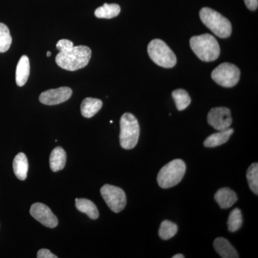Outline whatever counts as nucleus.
Listing matches in <instances>:
<instances>
[{"mask_svg":"<svg viewBox=\"0 0 258 258\" xmlns=\"http://www.w3.org/2000/svg\"><path fill=\"white\" fill-rule=\"evenodd\" d=\"M56 47L59 50L55 57L56 63L61 69L69 71H76L86 67L92 54L88 46H74V42L67 39L59 40Z\"/></svg>","mask_w":258,"mask_h":258,"instance_id":"nucleus-1","label":"nucleus"},{"mask_svg":"<svg viewBox=\"0 0 258 258\" xmlns=\"http://www.w3.org/2000/svg\"><path fill=\"white\" fill-rule=\"evenodd\" d=\"M178 227L174 222L164 220L161 222L159 230V235L162 240H167L172 238L177 233Z\"/></svg>","mask_w":258,"mask_h":258,"instance_id":"nucleus-22","label":"nucleus"},{"mask_svg":"<svg viewBox=\"0 0 258 258\" xmlns=\"http://www.w3.org/2000/svg\"><path fill=\"white\" fill-rule=\"evenodd\" d=\"M209 124L217 131H223L230 128L232 123L230 110L226 107L212 108L208 113Z\"/></svg>","mask_w":258,"mask_h":258,"instance_id":"nucleus-9","label":"nucleus"},{"mask_svg":"<svg viewBox=\"0 0 258 258\" xmlns=\"http://www.w3.org/2000/svg\"><path fill=\"white\" fill-rule=\"evenodd\" d=\"M120 144L124 149H132L137 146L140 135L138 120L132 113H125L120 120Z\"/></svg>","mask_w":258,"mask_h":258,"instance_id":"nucleus-5","label":"nucleus"},{"mask_svg":"<svg viewBox=\"0 0 258 258\" xmlns=\"http://www.w3.org/2000/svg\"><path fill=\"white\" fill-rule=\"evenodd\" d=\"M102 198L115 213L121 212L126 205V196L123 189L113 185L105 184L101 189Z\"/></svg>","mask_w":258,"mask_h":258,"instance_id":"nucleus-8","label":"nucleus"},{"mask_svg":"<svg viewBox=\"0 0 258 258\" xmlns=\"http://www.w3.org/2000/svg\"><path fill=\"white\" fill-rule=\"evenodd\" d=\"M184 256L181 254H176L175 255L173 256L172 258H184Z\"/></svg>","mask_w":258,"mask_h":258,"instance_id":"nucleus-28","label":"nucleus"},{"mask_svg":"<svg viewBox=\"0 0 258 258\" xmlns=\"http://www.w3.org/2000/svg\"><path fill=\"white\" fill-rule=\"evenodd\" d=\"M233 132V128H228L225 130L220 131L217 133L212 134L205 139L204 146L205 147L214 148L227 143Z\"/></svg>","mask_w":258,"mask_h":258,"instance_id":"nucleus-15","label":"nucleus"},{"mask_svg":"<svg viewBox=\"0 0 258 258\" xmlns=\"http://www.w3.org/2000/svg\"><path fill=\"white\" fill-rule=\"evenodd\" d=\"M186 172V164L181 159H174L166 164L158 173L157 183L163 189H169L179 184Z\"/></svg>","mask_w":258,"mask_h":258,"instance_id":"nucleus-4","label":"nucleus"},{"mask_svg":"<svg viewBox=\"0 0 258 258\" xmlns=\"http://www.w3.org/2000/svg\"><path fill=\"white\" fill-rule=\"evenodd\" d=\"M215 200L222 209L230 208L237 201V195L230 188L224 187L219 189L215 195Z\"/></svg>","mask_w":258,"mask_h":258,"instance_id":"nucleus-12","label":"nucleus"},{"mask_svg":"<svg viewBox=\"0 0 258 258\" xmlns=\"http://www.w3.org/2000/svg\"><path fill=\"white\" fill-rule=\"evenodd\" d=\"M120 8L117 4H107L97 8L95 11V16L101 19H111L119 15Z\"/></svg>","mask_w":258,"mask_h":258,"instance_id":"nucleus-20","label":"nucleus"},{"mask_svg":"<svg viewBox=\"0 0 258 258\" xmlns=\"http://www.w3.org/2000/svg\"><path fill=\"white\" fill-rule=\"evenodd\" d=\"M148 53L153 62L164 69H171L176 64V57L167 44L159 39L149 42Z\"/></svg>","mask_w":258,"mask_h":258,"instance_id":"nucleus-6","label":"nucleus"},{"mask_svg":"<svg viewBox=\"0 0 258 258\" xmlns=\"http://www.w3.org/2000/svg\"><path fill=\"white\" fill-rule=\"evenodd\" d=\"M200 17L204 25L216 36L227 38L232 34V25L230 20L218 12L211 8H203L200 10Z\"/></svg>","mask_w":258,"mask_h":258,"instance_id":"nucleus-3","label":"nucleus"},{"mask_svg":"<svg viewBox=\"0 0 258 258\" xmlns=\"http://www.w3.org/2000/svg\"><path fill=\"white\" fill-rule=\"evenodd\" d=\"M242 223H243V218H242V212L240 211V209H234L230 212L228 220H227L228 230L231 232H235L236 231L240 230Z\"/></svg>","mask_w":258,"mask_h":258,"instance_id":"nucleus-23","label":"nucleus"},{"mask_svg":"<svg viewBox=\"0 0 258 258\" xmlns=\"http://www.w3.org/2000/svg\"><path fill=\"white\" fill-rule=\"evenodd\" d=\"M13 42L9 28L4 23H0V53L9 50Z\"/></svg>","mask_w":258,"mask_h":258,"instance_id":"nucleus-24","label":"nucleus"},{"mask_svg":"<svg viewBox=\"0 0 258 258\" xmlns=\"http://www.w3.org/2000/svg\"><path fill=\"white\" fill-rule=\"evenodd\" d=\"M214 248L222 258H237L239 254L230 242L223 237H217L214 241Z\"/></svg>","mask_w":258,"mask_h":258,"instance_id":"nucleus-13","label":"nucleus"},{"mask_svg":"<svg viewBox=\"0 0 258 258\" xmlns=\"http://www.w3.org/2000/svg\"><path fill=\"white\" fill-rule=\"evenodd\" d=\"M73 91L69 87H60L44 91L40 97V103L47 106H55L67 101L72 96Z\"/></svg>","mask_w":258,"mask_h":258,"instance_id":"nucleus-11","label":"nucleus"},{"mask_svg":"<svg viewBox=\"0 0 258 258\" xmlns=\"http://www.w3.org/2000/svg\"><path fill=\"white\" fill-rule=\"evenodd\" d=\"M37 258H57V256L52 254L49 249H41L37 252Z\"/></svg>","mask_w":258,"mask_h":258,"instance_id":"nucleus-26","label":"nucleus"},{"mask_svg":"<svg viewBox=\"0 0 258 258\" xmlns=\"http://www.w3.org/2000/svg\"><path fill=\"white\" fill-rule=\"evenodd\" d=\"M190 47L200 60L212 62L220 55V47L216 39L210 34L194 36L190 39Z\"/></svg>","mask_w":258,"mask_h":258,"instance_id":"nucleus-2","label":"nucleus"},{"mask_svg":"<svg viewBox=\"0 0 258 258\" xmlns=\"http://www.w3.org/2000/svg\"><path fill=\"white\" fill-rule=\"evenodd\" d=\"M247 179L252 192L258 195V164L253 163L247 169Z\"/></svg>","mask_w":258,"mask_h":258,"instance_id":"nucleus-25","label":"nucleus"},{"mask_svg":"<svg viewBox=\"0 0 258 258\" xmlns=\"http://www.w3.org/2000/svg\"><path fill=\"white\" fill-rule=\"evenodd\" d=\"M244 1L249 10L254 11L257 9L258 0H244Z\"/></svg>","mask_w":258,"mask_h":258,"instance_id":"nucleus-27","label":"nucleus"},{"mask_svg":"<svg viewBox=\"0 0 258 258\" xmlns=\"http://www.w3.org/2000/svg\"><path fill=\"white\" fill-rule=\"evenodd\" d=\"M13 170L18 179L24 181L26 179L28 171V158L24 153H19L13 161Z\"/></svg>","mask_w":258,"mask_h":258,"instance_id":"nucleus-18","label":"nucleus"},{"mask_svg":"<svg viewBox=\"0 0 258 258\" xmlns=\"http://www.w3.org/2000/svg\"><path fill=\"white\" fill-rule=\"evenodd\" d=\"M212 79L217 84L225 88H232L240 81V71L235 64L224 62L212 71Z\"/></svg>","mask_w":258,"mask_h":258,"instance_id":"nucleus-7","label":"nucleus"},{"mask_svg":"<svg viewBox=\"0 0 258 258\" xmlns=\"http://www.w3.org/2000/svg\"><path fill=\"white\" fill-rule=\"evenodd\" d=\"M172 97L178 111H184L191 103L189 93L184 89H177L172 92Z\"/></svg>","mask_w":258,"mask_h":258,"instance_id":"nucleus-21","label":"nucleus"},{"mask_svg":"<svg viewBox=\"0 0 258 258\" xmlns=\"http://www.w3.org/2000/svg\"><path fill=\"white\" fill-rule=\"evenodd\" d=\"M66 159L67 155L66 151L60 147L55 148L51 152L50 156L51 170L53 172H57L63 169L66 164Z\"/></svg>","mask_w":258,"mask_h":258,"instance_id":"nucleus-17","label":"nucleus"},{"mask_svg":"<svg viewBox=\"0 0 258 258\" xmlns=\"http://www.w3.org/2000/svg\"><path fill=\"white\" fill-rule=\"evenodd\" d=\"M76 207L79 211L87 215L91 220H96L99 217L96 205L87 199H76Z\"/></svg>","mask_w":258,"mask_h":258,"instance_id":"nucleus-19","label":"nucleus"},{"mask_svg":"<svg viewBox=\"0 0 258 258\" xmlns=\"http://www.w3.org/2000/svg\"><path fill=\"white\" fill-rule=\"evenodd\" d=\"M103 102L98 98H86L81 105V114L85 118H92L101 110Z\"/></svg>","mask_w":258,"mask_h":258,"instance_id":"nucleus-16","label":"nucleus"},{"mask_svg":"<svg viewBox=\"0 0 258 258\" xmlns=\"http://www.w3.org/2000/svg\"><path fill=\"white\" fill-rule=\"evenodd\" d=\"M30 73V60L28 56L23 55L19 60L16 69V83L18 86L22 87L26 84Z\"/></svg>","mask_w":258,"mask_h":258,"instance_id":"nucleus-14","label":"nucleus"},{"mask_svg":"<svg viewBox=\"0 0 258 258\" xmlns=\"http://www.w3.org/2000/svg\"><path fill=\"white\" fill-rule=\"evenodd\" d=\"M30 213L37 221L49 228H55L58 225L57 217L52 213L50 209L44 204H33L30 208Z\"/></svg>","mask_w":258,"mask_h":258,"instance_id":"nucleus-10","label":"nucleus"},{"mask_svg":"<svg viewBox=\"0 0 258 258\" xmlns=\"http://www.w3.org/2000/svg\"><path fill=\"white\" fill-rule=\"evenodd\" d=\"M50 55H51V52H50V51H49V52H47V57H50Z\"/></svg>","mask_w":258,"mask_h":258,"instance_id":"nucleus-29","label":"nucleus"}]
</instances>
